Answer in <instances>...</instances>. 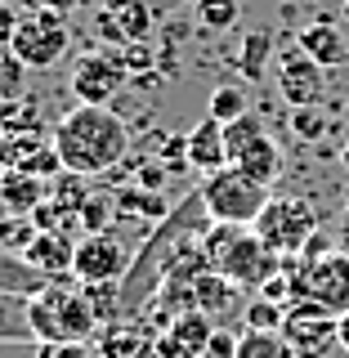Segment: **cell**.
I'll use <instances>...</instances> for the list:
<instances>
[{"mask_svg": "<svg viewBox=\"0 0 349 358\" xmlns=\"http://www.w3.org/2000/svg\"><path fill=\"white\" fill-rule=\"evenodd\" d=\"M54 152H59L63 171L67 175H81V179H99L112 175L130 152V121L117 117L112 108H90L76 103L67 108L54 126Z\"/></svg>", "mask_w": 349, "mask_h": 358, "instance_id": "obj_1", "label": "cell"}, {"mask_svg": "<svg viewBox=\"0 0 349 358\" xmlns=\"http://www.w3.org/2000/svg\"><path fill=\"white\" fill-rule=\"evenodd\" d=\"M201 260H206L211 273L229 278L238 291L255 287L260 291L269 278L283 273V255L269 251V246L255 238V229H246V224H211L206 238H201Z\"/></svg>", "mask_w": 349, "mask_h": 358, "instance_id": "obj_2", "label": "cell"}, {"mask_svg": "<svg viewBox=\"0 0 349 358\" xmlns=\"http://www.w3.org/2000/svg\"><path fill=\"white\" fill-rule=\"evenodd\" d=\"M27 313H31V331L36 341H59V345H85L90 336L99 331V318L85 300V287L76 282H45L36 296L27 300Z\"/></svg>", "mask_w": 349, "mask_h": 358, "instance_id": "obj_3", "label": "cell"}, {"mask_svg": "<svg viewBox=\"0 0 349 358\" xmlns=\"http://www.w3.org/2000/svg\"><path fill=\"white\" fill-rule=\"evenodd\" d=\"M197 197L206 206V215L215 224H246L251 229L269 206V188L255 184L251 175H242L238 166H220V171L197 179Z\"/></svg>", "mask_w": 349, "mask_h": 358, "instance_id": "obj_4", "label": "cell"}, {"mask_svg": "<svg viewBox=\"0 0 349 358\" xmlns=\"http://www.w3.org/2000/svg\"><path fill=\"white\" fill-rule=\"evenodd\" d=\"M287 278H291V300H309L318 309H332L336 318L349 313V255L336 246L327 255H296L287 260Z\"/></svg>", "mask_w": 349, "mask_h": 358, "instance_id": "obj_5", "label": "cell"}, {"mask_svg": "<svg viewBox=\"0 0 349 358\" xmlns=\"http://www.w3.org/2000/svg\"><path fill=\"white\" fill-rule=\"evenodd\" d=\"M322 210L305 197H269V206L260 210V220L251 224L255 238H260L269 251H278L283 260H296L305 251V242L318 233Z\"/></svg>", "mask_w": 349, "mask_h": 358, "instance_id": "obj_6", "label": "cell"}, {"mask_svg": "<svg viewBox=\"0 0 349 358\" xmlns=\"http://www.w3.org/2000/svg\"><path fill=\"white\" fill-rule=\"evenodd\" d=\"M9 50L27 63V72H50L67 59L72 50V27H67V14L59 9H27L9 41Z\"/></svg>", "mask_w": 349, "mask_h": 358, "instance_id": "obj_7", "label": "cell"}, {"mask_svg": "<svg viewBox=\"0 0 349 358\" xmlns=\"http://www.w3.org/2000/svg\"><path fill=\"white\" fill-rule=\"evenodd\" d=\"M224 139H229V166H238L242 175H251L255 184H273L283 175V148L273 143V134L264 130L260 112H246L242 121L224 126Z\"/></svg>", "mask_w": 349, "mask_h": 358, "instance_id": "obj_8", "label": "cell"}, {"mask_svg": "<svg viewBox=\"0 0 349 358\" xmlns=\"http://www.w3.org/2000/svg\"><path fill=\"white\" fill-rule=\"evenodd\" d=\"M283 341L296 350V358H327L341 345V318L309 300H291L283 313Z\"/></svg>", "mask_w": 349, "mask_h": 358, "instance_id": "obj_9", "label": "cell"}, {"mask_svg": "<svg viewBox=\"0 0 349 358\" xmlns=\"http://www.w3.org/2000/svg\"><path fill=\"white\" fill-rule=\"evenodd\" d=\"M130 81L121 54H108V50H90L72 63V76H67V90H72L76 103H90V108H112V99L121 94V85Z\"/></svg>", "mask_w": 349, "mask_h": 358, "instance_id": "obj_10", "label": "cell"}, {"mask_svg": "<svg viewBox=\"0 0 349 358\" xmlns=\"http://www.w3.org/2000/svg\"><path fill=\"white\" fill-rule=\"evenodd\" d=\"M134 264V251L117 233H85L76 242V260H72V278L76 282H121Z\"/></svg>", "mask_w": 349, "mask_h": 358, "instance_id": "obj_11", "label": "cell"}, {"mask_svg": "<svg viewBox=\"0 0 349 358\" xmlns=\"http://www.w3.org/2000/svg\"><path fill=\"white\" fill-rule=\"evenodd\" d=\"M215 327L220 322H211L197 309L179 313L166 327H157V358H206V345L215 336Z\"/></svg>", "mask_w": 349, "mask_h": 358, "instance_id": "obj_12", "label": "cell"}, {"mask_svg": "<svg viewBox=\"0 0 349 358\" xmlns=\"http://www.w3.org/2000/svg\"><path fill=\"white\" fill-rule=\"evenodd\" d=\"M327 67L313 63L309 54H287L283 63H278V94H283L287 108H313L322 99V90H327Z\"/></svg>", "mask_w": 349, "mask_h": 358, "instance_id": "obj_13", "label": "cell"}, {"mask_svg": "<svg viewBox=\"0 0 349 358\" xmlns=\"http://www.w3.org/2000/svg\"><path fill=\"white\" fill-rule=\"evenodd\" d=\"M22 264L31 268V273H41L45 282H63V278H72V260H76V242H67L63 229H45L31 238V246L18 255Z\"/></svg>", "mask_w": 349, "mask_h": 358, "instance_id": "obj_14", "label": "cell"}, {"mask_svg": "<svg viewBox=\"0 0 349 358\" xmlns=\"http://www.w3.org/2000/svg\"><path fill=\"white\" fill-rule=\"evenodd\" d=\"M99 31L117 45H139L152 31V5L148 0H108L99 14Z\"/></svg>", "mask_w": 349, "mask_h": 358, "instance_id": "obj_15", "label": "cell"}, {"mask_svg": "<svg viewBox=\"0 0 349 358\" xmlns=\"http://www.w3.org/2000/svg\"><path fill=\"white\" fill-rule=\"evenodd\" d=\"M296 50L309 54V59L322 63V67H345L349 63V36H345L341 22H332V18L305 22V27H300V36H296Z\"/></svg>", "mask_w": 349, "mask_h": 358, "instance_id": "obj_16", "label": "cell"}, {"mask_svg": "<svg viewBox=\"0 0 349 358\" xmlns=\"http://www.w3.org/2000/svg\"><path fill=\"white\" fill-rule=\"evenodd\" d=\"M104 358H157V331L143 327V318H117L99 336Z\"/></svg>", "mask_w": 349, "mask_h": 358, "instance_id": "obj_17", "label": "cell"}, {"mask_svg": "<svg viewBox=\"0 0 349 358\" xmlns=\"http://www.w3.org/2000/svg\"><path fill=\"white\" fill-rule=\"evenodd\" d=\"M229 166V139H224V126L211 117H201L193 130H188V171L197 175H211Z\"/></svg>", "mask_w": 349, "mask_h": 358, "instance_id": "obj_18", "label": "cell"}, {"mask_svg": "<svg viewBox=\"0 0 349 358\" xmlns=\"http://www.w3.org/2000/svg\"><path fill=\"white\" fill-rule=\"evenodd\" d=\"M188 296H193V309H197V313H206L211 322H220L224 313L238 309V287H233L229 278L211 273V268H201L193 282H188Z\"/></svg>", "mask_w": 349, "mask_h": 358, "instance_id": "obj_19", "label": "cell"}, {"mask_svg": "<svg viewBox=\"0 0 349 358\" xmlns=\"http://www.w3.org/2000/svg\"><path fill=\"white\" fill-rule=\"evenodd\" d=\"M31 296H18V291H0V345H31L36 331H31V313H27Z\"/></svg>", "mask_w": 349, "mask_h": 358, "instance_id": "obj_20", "label": "cell"}, {"mask_svg": "<svg viewBox=\"0 0 349 358\" xmlns=\"http://www.w3.org/2000/svg\"><path fill=\"white\" fill-rule=\"evenodd\" d=\"M117 193V210H121V220H152V224H162L166 215H171V201H166L162 193H143V188H112Z\"/></svg>", "mask_w": 349, "mask_h": 358, "instance_id": "obj_21", "label": "cell"}, {"mask_svg": "<svg viewBox=\"0 0 349 358\" xmlns=\"http://www.w3.org/2000/svg\"><path fill=\"white\" fill-rule=\"evenodd\" d=\"M246 112H251V99H246L242 85H215L206 99V117L220 121V126H233V121H242Z\"/></svg>", "mask_w": 349, "mask_h": 358, "instance_id": "obj_22", "label": "cell"}, {"mask_svg": "<svg viewBox=\"0 0 349 358\" xmlns=\"http://www.w3.org/2000/svg\"><path fill=\"white\" fill-rule=\"evenodd\" d=\"M269 59H273V36H269V31H246L242 50H238V72L246 81H260Z\"/></svg>", "mask_w": 349, "mask_h": 358, "instance_id": "obj_23", "label": "cell"}, {"mask_svg": "<svg viewBox=\"0 0 349 358\" xmlns=\"http://www.w3.org/2000/svg\"><path fill=\"white\" fill-rule=\"evenodd\" d=\"M117 215H121V210H117V193H112V188H104V193H90V197L81 201L76 224H81L85 233H108Z\"/></svg>", "mask_w": 349, "mask_h": 358, "instance_id": "obj_24", "label": "cell"}, {"mask_svg": "<svg viewBox=\"0 0 349 358\" xmlns=\"http://www.w3.org/2000/svg\"><path fill=\"white\" fill-rule=\"evenodd\" d=\"M233 358H296V350L283 341V331H242Z\"/></svg>", "mask_w": 349, "mask_h": 358, "instance_id": "obj_25", "label": "cell"}, {"mask_svg": "<svg viewBox=\"0 0 349 358\" xmlns=\"http://www.w3.org/2000/svg\"><path fill=\"white\" fill-rule=\"evenodd\" d=\"M85 287V300H90V309H94V318L104 322H117V318H126V305H121V282H81Z\"/></svg>", "mask_w": 349, "mask_h": 358, "instance_id": "obj_26", "label": "cell"}, {"mask_svg": "<svg viewBox=\"0 0 349 358\" xmlns=\"http://www.w3.org/2000/svg\"><path fill=\"white\" fill-rule=\"evenodd\" d=\"M193 14L206 31H229V27H238L242 5L238 0H193Z\"/></svg>", "mask_w": 349, "mask_h": 358, "instance_id": "obj_27", "label": "cell"}, {"mask_svg": "<svg viewBox=\"0 0 349 358\" xmlns=\"http://www.w3.org/2000/svg\"><path fill=\"white\" fill-rule=\"evenodd\" d=\"M22 90H27V63H22L9 45H0V103L22 99Z\"/></svg>", "mask_w": 349, "mask_h": 358, "instance_id": "obj_28", "label": "cell"}, {"mask_svg": "<svg viewBox=\"0 0 349 358\" xmlns=\"http://www.w3.org/2000/svg\"><path fill=\"white\" fill-rule=\"evenodd\" d=\"M0 126H5V134H41V112L36 103L9 99V103H0Z\"/></svg>", "mask_w": 349, "mask_h": 358, "instance_id": "obj_29", "label": "cell"}, {"mask_svg": "<svg viewBox=\"0 0 349 358\" xmlns=\"http://www.w3.org/2000/svg\"><path fill=\"white\" fill-rule=\"evenodd\" d=\"M283 313H287V305L255 296L251 305L242 309V322H246V331H283Z\"/></svg>", "mask_w": 349, "mask_h": 358, "instance_id": "obj_30", "label": "cell"}, {"mask_svg": "<svg viewBox=\"0 0 349 358\" xmlns=\"http://www.w3.org/2000/svg\"><path fill=\"white\" fill-rule=\"evenodd\" d=\"M291 130H296V139L318 143L322 134H327V117H322L318 108H291Z\"/></svg>", "mask_w": 349, "mask_h": 358, "instance_id": "obj_31", "label": "cell"}, {"mask_svg": "<svg viewBox=\"0 0 349 358\" xmlns=\"http://www.w3.org/2000/svg\"><path fill=\"white\" fill-rule=\"evenodd\" d=\"M166 162H139L134 166V188H143V193H162L166 188Z\"/></svg>", "mask_w": 349, "mask_h": 358, "instance_id": "obj_32", "label": "cell"}, {"mask_svg": "<svg viewBox=\"0 0 349 358\" xmlns=\"http://www.w3.org/2000/svg\"><path fill=\"white\" fill-rule=\"evenodd\" d=\"M36 358H85V345H59V341H36Z\"/></svg>", "mask_w": 349, "mask_h": 358, "instance_id": "obj_33", "label": "cell"}, {"mask_svg": "<svg viewBox=\"0 0 349 358\" xmlns=\"http://www.w3.org/2000/svg\"><path fill=\"white\" fill-rule=\"evenodd\" d=\"M233 354H238V336L215 327V336H211V345H206V358H233Z\"/></svg>", "mask_w": 349, "mask_h": 358, "instance_id": "obj_34", "label": "cell"}, {"mask_svg": "<svg viewBox=\"0 0 349 358\" xmlns=\"http://www.w3.org/2000/svg\"><path fill=\"white\" fill-rule=\"evenodd\" d=\"M18 22H22V14H18L14 5H9V0H0V45H9V41H14Z\"/></svg>", "mask_w": 349, "mask_h": 358, "instance_id": "obj_35", "label": "cell"}, {"mask_svg": "<svg viewBox=\"0 0 349 358\" xmlns=\"http://www.w3.org/2000/svg\"><path fill=\"white\" fill-rule=\"evenodd\" d=\"M336 246H341V242H332L327 233L318 229V233H313V238L305 242V251H300V255H305V260H313V255H327V251H336Z\"/></svg>", "mask_w": 349, "mask_h": 358, "instance_id": "obj_36", "label": "cell"}, {"mask_svg": "<svg viewBox=\"0 0 349 358\" xmlns=\"http://www.w3.org/2000/svg\"><path fill=\"white\" fill-rule=\"evenodd\" d=\"M81 0H27V9H59V14H67V9H76Z\"/></svg>", "mask_w": 349, "mask_h": 358, "instance_id": "obj_37", "label": "cell"}, {"mask_svg": "<svg viewBox=\"0 0 349 358\" xmlns=\"http://www.w3.org/2000/svg\"><path fill=\"white\" fill-rule=\"evenodd\" d=\"M341 350H345V358H349V313L341 318Z\"/></svg>", "mask_w": 349, "mask_h": 358, "instance_id": "obj_38", "label": "cell"}, {"mask_svg": "<svg viewBox=\"0 0 349 358\" xmlns=\"http://www.w3.org/2000/svg\"><path fill=\"white\" fill-rule=\"evenodd\" d=\"M341 251L349 255V224H345V233H341Z\"/></svg>", "mask_w": 349, "mask_h": 358, "instance_id": "obj_39", "label": "cell"}, {"mask_svg": "<svg viewBox=\"0 0 349 358\" xmlns=\"http://www.w3.org/2000/svg\"><path fill=\"white\" fill-rule=\"evenodd\" d=\"M341 166H345V171H349V143H345V148H341Z\"/></svg>", "mask_w": 349, "mask_h": 358, "instance_id": "obj_40", "label": "cell"}, {"mask_svg": "<svg viewBox=\"0 0 349 358\" xmlns=\"http://www.w3.org/2000/svg\"><path fill=\"white\" fill-rule=\"evenodd\" d=\"M345 215H349V188H345Z\"/></svg>", "mask_w": 349, "mask_h": 358, "instance_id": "obj_41", "label": "cell"}, {"mask_svg": "<svg viewBox=\"0 0 349 358\" xmlns=\"http://www.w3.org/2000/svg\"><path fill=\"white\" fill-rule=\"evenodd\" d=\"M0 139H5V126H0Z\"/></svg>", "mask_w": 349, "mask_h": 358, "instance_id": "obj_42", "label": "cell"}]
</instances>
